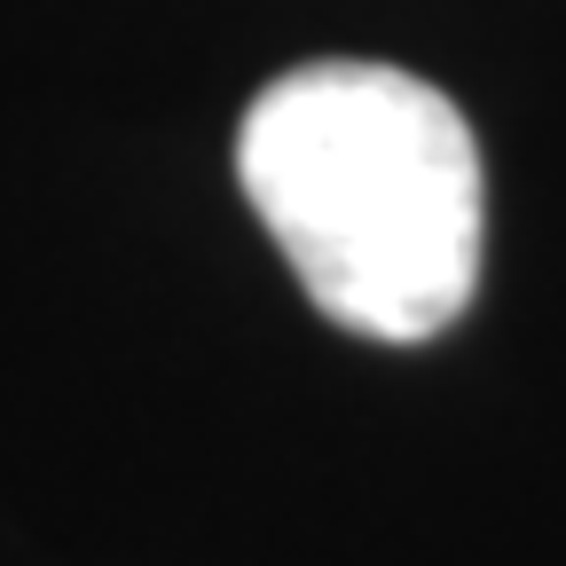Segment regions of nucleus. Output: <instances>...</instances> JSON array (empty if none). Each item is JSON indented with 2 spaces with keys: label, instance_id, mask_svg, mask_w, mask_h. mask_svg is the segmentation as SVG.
Wrapping results in <instances>:
<instances>
[{
  "label": "nucleus",
  "instance_id": "1",
  "mask_svg": "<svg viewBox=\"0 0 566 566\" xmlns=\"http://www.w3.org/2000/svg\"><path fill=\"white\" fill-rule=\"evenodd\" d=\"M237 181L338 331L417 346L472 307L488 181L433 80L363 55L292 63L237 126Z\"/></svg>",
  "mask_w": 566,
  "mask_h": 566
}]
</instances>
